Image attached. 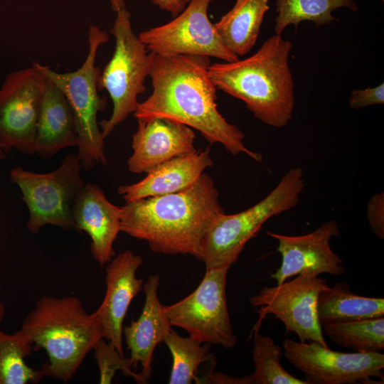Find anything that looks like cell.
Masks as SVG:
<instances>
[{
	"instance_id": "1",
	"label": "cell",
	"mask_w": 384,
	"mask_h": 384,
	"mask_svg": "<svg viewBox=\"0 0 384 384\" xmlns=\"http://www.w3.org/2000/svg\"><path fill=\"white\" fill-rule=\"evenodd\" d=\"M206 56L155 55L149 77L152 92L134 113L137 120L164 118L198 130L210 144L218 143L232 155L245 154L256 161L262 156L246 147L243 132L218 110L217 88Z\"/></svg>"
},
{
	"instance_id": "2",
	"label": "cell",
	"mask_w": 384,
	"mask_h": 384,
	"mask_svg": "<svg viewBox=\"0 0 384 384\" xmlns=\"http://www.w3.org/2000/svg\"><path fill=\"white\" fill-rule=\"evenodd\" d=\"M223 213L213 181L203 174L180 192L126 202L121 207V232L147 242L154 252L200 260L204 237Z\"/></svg>"
},
{
	"instance_id": "3",
	"label": "cell",
	"mask_w": 384,
	"mask_h": 384,
	"mask_svg": "<svg viewBox=\"0 0 384 384\" xmlns=\"http://www.w3.org/2000/svg\"><path fill=\"white\" fill-rule=\"evenodd\" d=\"M292 49L289 41L275 34L245 59L210 64L208 74L217 89L242 101L260 122L282 128L292 118L295 102Z\"/></svg>"
},
{
	"instance_id": "4",
	"label": "cell",
	"mask_w": 384,
	"mask_h": 384,
	"mask_svg": "<svg viewBox=\"0 0 384 384\" xmlns=\"http://www.w3.org/2000/svg\"><path fill=\"white\" fill-rule=\"evenodd\" d=\"M33 346L43 348L48 361L40 370L44 378L69 382L87 355L103 338L102 329L81 300L73 295L41 297L20 329Z\"/></svg>"
},
{
	"instance_id": "5",
	"label": "cell",
	"mask_w": 384,
	"mask_h": 384,
	"mask_svg": "<svg viewBox=\"0 0 384 384\" xmlns=\"http://www.w3.org/2000/svg\"><path fill=\"white\" fill-rule=\"evenodd\" d=\"M108 40L106 31L96 25L90 26L87 31V54L81 66L74 71L58 73L38 62L32 64L63 91L69 102L78 137L77 154L85 171L98 164H107L105 139L97 120V113L106 108V100L99 95L101 70L95 63L100 47Z\"/></svg>"
},
{
	"instance_id": "6",
	"label": "cell",
	"mask_w": 384,
	"mask_h": 384,
	"mask_svg": "<svg viewBox=\"0 0 384 384\" xmlns=\"http://www.w3.org/2000/svg\"><path fill=\"white\" fill-rule=\"evenodd\" d=\"M304 187L303 169L294 167L256 204L237 213L219 215L204 237L200 261L206 269L230 268L269 219L296 207Z\"/></svg>"
},
{
	"instance_id": "7",
	"label": "cell",
	"mask_w": 384,
	"mask_h": 384,
	"mask_svg": "<svg viewBox=\"0 0 384 384\" xmlns=\"http://www.w3.org/2000/svg\"><path fill=\"white\" fill-rule=\"evenodd\" d=\"M116 14L110 30L115 40L114 50L101 71L98 84L100 90H107L113 105L110 118L99 122L105 139L137 110L138 96L146 90L144 82L155 56L134 33L126 7Z\"/></svg>"
},
{
	"instance_id": "8",
	"label": "cell",
	"mask_w": 384,
	"mask_h": 384,
	"mask_svg": "<svg viewBox=\"0 0 384 384\" xmlns=\"http://www.w3.org/2000/svg\"><path fill=\"white\" fill-rule=\"evenodd\" d=\"M77 153L66 154L54 171L38 174L15 167L11 181L21 189L28 210L27 230L38 233L46 225L64 230L74 229L73 206L85 185Z\"/></svg>"
},
{
	"instance_id": "9",
	"label": "cell",
	"mask_w": 384,
	"mask_h": 384,
	"mask_svg": "<svg viewBox=\"0 0 384 384\" xmlns=\"http://www.w3.org/2000/svg\"><path fill=\"white\" fill-rule=\"evenodd\" d=\"M229 269H206L201 283L191 294L164 306L171 326L183 329L201 343L234 348L238 338L230 323L226 297Z\"/></svg>"
},
{
	"instance_id": "10",
	"label": "cell",
	"mask_w": 384,
	"mask_h": 384,
	"mask_svg": "<svg viewBox=\"0 0 384 384\" xmlns=\"http://www.w3.org/2000/svg\"><path fill=\"white\" fill-rule=\"evenodd\" d=\"M328 285L326 279L304 272L279 285L263 287L249 300L260 316L255 331H258L262 319L272 314L284 324L287 333L295 334L300 342H314L329 348L316 312L319 293Z\"/></svg>"
},
{
	"instance_id": "11",
	"label": "cell",
	"mask_w": 384,
	"mask_h": 384,
	"mask_svg": "<svg viewBox=\"0 0 384 384\" xmlns=\"http://www.w3.org/2000/svg\"><path fill=\"white\" fill-rule=\"evenodd\" d=\"M213 0H191L169 22L138 35L147 50L159 55H191L232 62L239 57L223 43L208 11Z\"/></svg>"
},
{
	"instance_id": "12",
	"label": "cell",
	"mask_w": 384,
	"mask_h": 384,
	"mask_svg": "<svg viewBox=\"0 0 384 384\" xmlns=\"http://www.w3.org/2000/svg\"><path fill=\"white\" fill-rule=\"evenodd\" d=\"M47 78L33 65L10 73L0 87V144L35 153L37 123Z\"/></svg>"
},
{
	"instance_id": "13",
	"label": "cell",
	"mask_w": 384,
	"mask_h": 384,
	"mask_svg": "<svg viewBox=\"0 0 384 384\" xmlns=\"http://www.w3.org/2000/svg\"><path fill=\"white\" fill-rule=\"evenodd\" d=\"M283 355L302 372L308 384L377 383L383 380L384 354L344 353L314 342L285 339Z\"/></svg>"
},
{
	"instance_id": "14",
	"label": "cell",
	"mask_w": 384,
	"mask_h": 384,
	"mask_svg": "<svg viewBox=\"0 0 384 384\" xmlns=\"http://www.w3.org/2000/svg\"><path fill=\"white\" fill-rule=\"evenodd\" d=\"M267 235L277 240V252L282 257L279 267L270 274L277 285L304 272L318 276H341L346 273L343 260L331 247V239L340 235L338 225L334 220L323 223L314 231L302 235L271 231H267Z\"/></svg>"
},
{
	"instance_id": "15",
	"label": "cell",
	"mask_w": 384,
	"mask_h": 384,
	"mask_svg": "<svg viewBox=\"0 0 384 384\" xmlns=\"http://www.w3.org/2000/svg\"><path fill=\"white\" fill-rule=\"evenodd\" d=\"M143 258L127 250L114 256L106 267V292L104 299L92 313L98 321L103 338L110 341L122 355L123 324L132 299L142 290V279L137 271Z\"/></svg>"
},
{
	"instance_id": "16",
	"label": "cell",
	"mask_w": 384,
	"mask_h": 384,
	"mask_svg": "<svg viewBox=\"0 0 384 384\" xmlns=\"http://www.w3.org/2000/svg\"><path fill=\"white\" fill-rule=\"evenodd\" d=\"M132 135V154L128 170L134 174L149 173L173 159L194 152L196 134L192 128L167 119L137 120Z\"/></svg>"
},
{
	"instance_id": "17",
	"label": "cell",
	"mask_w": 384,
	"mask_h": 384,
	"mask_svg": "<svg viewBox=\"0 0 384 384\" xmlns=\"http://www.w3.org/2000/svg\"><path fill=\"white\" fill-rule=\"evenodd\" d=\"M74 229L91 239L90 252L102 267L115 256L114 242L121 232V207L107 198L96 184L85 183L73 206Z\"/></svg>"
},
{
	"instance_id": "18",
	"label": "cell",
	"mask_w": 384,
	"mask_h": 384,
	"mask_svg": "<svg viewBox=\"0 0 384 384\" xmlns=\"http://www.w3.org/2000/svg\"><path fill=\"white\" fill-rule=\"evenodd\" d=\"M159 282V275L149 276L143 287L145 300L140 316L123 327L133 367L141 365L140 374L147 381L151 377L154 350L172 329L158 297Z\"/></svg>"
},
{
	"instance_id": "19",
	"label": "cell",
	"mask_w": 384,
	"mask_h": 384,
	"mask_svg": "<svg viewBox=\"0 0 384 384\" xmlns=\"http://www.w3.org/2000/svg\"><path fill=\"white\" fill-rule=\"evenodd\" d=\"M209 149L169 160L146 174L141 181L118 187L125 202L180 192L193 185L213 166Z\"/></svg>"
},
{
	"instance_id": "20",
	"label": "cell",
	"mask_w": 384,
	"mask_h": 384,
	"mask_svg": "<svg viewBox=\"0 0 384 384\" xmlns=\"http://www.w3.org/2000/svg\"><path fill=\"white\" fill-rule=\"evenodd\" d=\"M78 137L71 107L63 91L47 78L37 123L35 153L50 159L62 149L77 146Z\"/></svg>"
},
{
	"instance_id": "21",
	"label": "cell",
	"mask_w": 384,
	"mask_h": 384,
	"mask_svg": "<svg viewBox=\"0 0 384 384\" xmlns=\"http://www.w3.org/2000/svg\"><path fill=\"white\" fill-rule=\"evenodd\" d=\"M269 9V0H236L214 24L225 46L238 57L247 54L257 41Z\"/></svg>"
},
{
	"instance_id": "22",
	"label": "cell",
	"mask_w": 384,
	"mask_h": 384,
	"mask_svg": "<svg viewBox=\"0 0 384 384\" xmlns=\"http://www.w3.org/2000/svg\"><path fill=\"white\" fill-rule=\"evenodd\" d=\"M316 312L321 326L384 316V299L354 294L344 282L328 285L318 297Z\"/></svg>"
},
{
	"instance_id": "23",
	"label": "cell",
	"mask_w": 384,
	"mask_h": 384,
	"mask_svg": "<svg viewBox=\"0 0 384 384\" xmlns=\"http://www.w3.org/2000/svg\"><path fill=\"white\" fill-rule=\"evenodd\" d=\"M321 329L334 343L359 353L384 349V317L326 323Z\"/></svg>"
},
{
	"instance_id": "24",
	"label": "cell",
	"mask_w": 384,
	"mask_h": 384,
	"mask_svg": "<svg viewBox=\"0 0 384 384\" xmlns=\"http://www.w3.org/2000/svg\"><path fill=\"white\" fill-rule=\"evenodd\" d=\"M274 32L281 35L289 25L295 28L302 21H311L321 26L337 21L331 14L346 7L353 11L358 7L354 0H277Z\"/></svg>"
},
{
	"instance_id": "25",
	"label": "cell",
	"mask_w": 384,
	"mask_h": 384,
	"mask_svg": "<svg viewBox=\"0 0 384 384\" xmlns=\"http://www.w3.org/2000/svg\"><path fill=\"white\" fill-rule=\"evenodd\" d=\"M32 346L22 330L12 334L0 330V384H36L44 378L26 363Z\"/></svg>"
},
{
	"instance_id": "26",
	"label": "cell",
	"mask_w": 384,
	"mask_h": 384,
	"mask_svg": "<svg viewBox=\"0 0 384 384\" xmlns=\"http://www.w3.org/2000/svg\"><path fill=\"white\" fill-rule=\"evenodd\" d=\"M165 343L172 356L170 384H190L196 381L200 365L215 358L209 353L210 343H201L191 337H183L173 329L165 336Z\"/></svg>"
},
{
	"instance_id": "27",
	"label": "cell",
	"mask_w": 384,
	"mask_h": 384,
	"mask_svg": "<svg viewBox=\"0 0 384 384\" xmlns=\"http://www.w3.org/2000/svg\"><path fill=\"white\" fill-rule=\"evenodd\" d=\"M281 347L272 338L255 331L252 358L255 384H308L288 373L281 365Z\"/></svg>"
},
{
	"instance_id": "28",
	"label": "cell",
	"mask_w": 384,
	"mask_h": 384,
	"mask_svg": "<svg viewBox=\"0 0 384 384\" xmlns=\"http://www.w3.org/2000/svg\"><path fill=\"white\" fill-rule=\"evenodd\" d=\"M95 358L100 372V383H112L115 373L120 370L125 376L132 378L136 383H147L139 373L132 370L133 363L131 359L122 356L115 347L108 341L102 338L95 344Z\"/></svg>"
},
{
	"instance_id": "29",
	"label": "cell",
	"mask_w": 384,
	"mask_h": 384,
	"mask_svg": "<svg viewBox=\"0 0 384 384\" xmlns=\"http://www.w3.org/2000/svg\"><path fill=\"white\" fill-rule=\"evenodd\" d=\"M366 215L370 228L379 238L384 239V193L379 192L369 199Z\"/></svg>"
},
{
	"instance_id": "30",
	"label": "cell",
	"mask_w": 384,
	"mask_h": 384,
	"mask_svg": "<svg viewBox=\"0 0 384 384\" xmlns=\"http://www.w3.org/2000/svg\"><path fill=\"white\" fill-rule=\"evenodd\" d=\"M384 103V83L374 87L356 89L351 92L349 99L350 107L359 110L366 107Z\"/></svg>"
},
{
	"instance_id": "31",
	"label": "cell",
	"mask_w": 384,
	"mask_h": 384,
	"mask_svg": "<svg viewBox=\"0 0 384 384\" xmlns=\"http://www.w3.org/2000/svg\"><path fill=\"white\" fill-rule=\"evenodd\" d=\"M214 367L201 378H198L196 383L209 384H255L252 374L243 377H235L214 371Z\"/></svg>"
},
{
	"instance_id": "32",
	"label": "cell",
	"mask_w": 384,
	"mask_h": 384,
	"mask_svg": "<svg viewBox=\"0 0 384 384\" xmlns=\"http://www.w3.org/2000/svg\"><path fill=\"white\" fill-rule=\"evenodd\" d=\"M160 9L170 13L173 17L179 14L191 0H150Z\"/></svg>"
},
{
	"instance_id": "33",
	"label": "cell",
	"mask_w": 384,
	"mask_h": 384,
	"mask_svg": "<svg viewBox=\"0 0 384 384\" xmlns=\"http://www.w3.org/2000/svg\"><path fill=\"white\" fill-rule=\"evenodd\" d=\"M109 1L111 4L112 10L114 11L115 12L126 7L124 0H109Z\"/></svg>"
},
{
	"instance_id": "34",
	"label": "cell",
	"mask_w": 384,
	"mask_h": 384,
	"mask_svg": "<svg viewBox=\"0 0 384 384\" xmlns=\"http://www.w3.org/2000/svg\"><path fill=\"white\" fill-rule=\"evenodd\" d=\"M5 312V306L2 302H0V324L4 318Z\"/></svg>"
},
{
	"instance_id": "35",
	"label": "cell",
	"mask_w": 384,
	"mask_h": 384,
	"mask_svg": "<svg viewBox=\"0 0 384 384\" xmlns=\"http://www.w3.org/2000/svg\"><path fill=\"white\" fill-rule=\"evenodd\" d=\"M6 151L4 149V147L0 144V159H3L6 157Z\"/></svg>"
},
{
	"instance_id": "36",
	"label": "cell",
	"mask_w": 384,
	"mask_h": 384,
	"mask_svg": "<svg viewBox=\"0 0 384 384\" xmlns=\"http://www.w3.org/2000/svg\"><path fill=\"white\" fill-rule=\"evenodd\" d=\"M382 1H383L384 0H381Z\"/></svg>"
}]
</instances>
